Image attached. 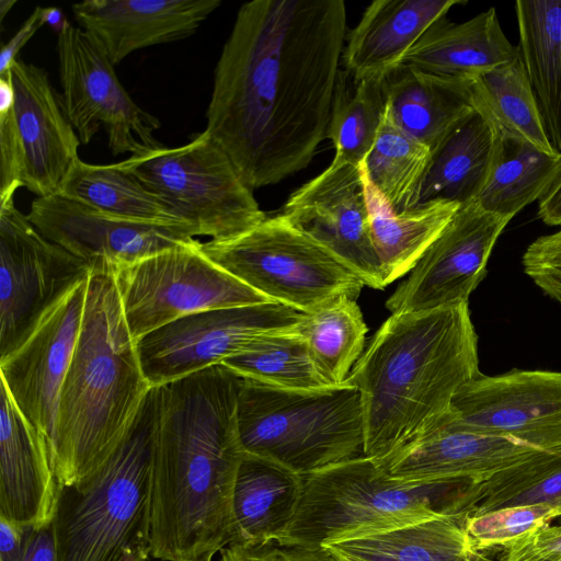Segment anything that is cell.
Segmentation results:
<instances>
[{
    "label": "cell",
    "instance_id": "cell-1",
    "mask_svg": "<svg viewBox=\"0 0 561 561\" xmlns=\"http://www.w3.org/2000/svg\"><path fill=\"white\" fill-rule=\"evenodd\" d=\"M346 23L343 0L240 7L215 69L205 130L252 190L306 169L327 139Z\"/></svg>",
    "mask_w": 561,
    "mask_h": 561
},
{
    "label": "cell",
    "instance_id": "cell-2",
    "mask_svg": "<svg viewBox=\"0 0 561 561\" xmlns=\"http://www.w3.org/2000/svg\"><path fill=\"white\" fill-rule=\"evenodd\" d=\"M241 380L218 364L158 386L152 559L213 561L233 541V486L243 456L237 422Z\"/></svg>",
    "mask_w": 561,
    "mask_h": 561
},
{
    "label": "cell",
    "instance_id": "cell-3",
    "mask_svg": "<svg viewBox=\"0 0 561 561\" xmlns=\"http://www.w3.org/2000/svg\"><path fill=\"white\" fill-rule=\"evenodd\" d=\"M480 374L468 304L391 313L348 376L360 393L364 456L382 465L438 427Z\"/></svg>",
    "mask_w": 561,
    "mask_h": 561
},
{
    "label": "cell",
    "instance_id": "cell-4",
    "mask_svg": "<svg viewBox=\"0 0 561 561\" xmlns=\"http://www.w3.org/2000/svg\"><path fill=\"white\" fill-rule=\"evenodd\" d=\"M150 388L125 320L114 266L95 264L58 403L53 465L60 488H79L104 466Z\"/></svg>",
    "mask_w": 561,
    "mask_h": 561
},
{
    "label": "cell",
    "instance_id": "cell-5",
    "mask_svg": "<svg viewBox=\"0 0 561 561\" xmlns=\"http://www.w3.org/2000/svg\"><path fill=\"white\" fill-rule=\"evenodd\" d=\"M159 415L151 387L121 444L79 488H59L58 561H150V490Z\"/></svg>",
    "mask_w": 561,
    "mask_h": 561
},
{
    "label": "cell",
    "instance_id": "cell-6",
    "mask_svg": "<svg viewBox=\"0 0 561 561\" xmlns=\"http://www.w3.org/2000/svg\"><path fill=\"white\" fill-rule=\"evenodd\" d=\"M466 480H405L360 456L302 477L296 515L282 538L324 546L445 515H462Z\"/></svg>",
    "mask_w": 561,
    "mask_h": 561
},
{
    "label": "cell",
    "instance_id": "cell-7",
    "mask_svg": "<svg viewBox=\"0 0 561 561\" xmlns=\"http://www.w3.org/2000/svg\"><path fill=\"white\" fill-rule=\"evenodd\" d=\"M237 422L244 454L301 477L364 456L360 393L348 378L322 389H284L242 378Z\"/></svg>",
    "mask_w": 561,
    "mask_h": 561
},
{
    "label": "cell",
    "instance_id": "cell-8",
    "mask_svg": "<svg viewBox=\"0 0 561 561\" xmlns=\"http://www.w3.org/2000/svg\"><path fill=\"white\" fill-rule=\"evenodd\" d=\"M117 164L135 175L196 236L227 240L266 218L253 190L206 130L183 146L160 147Z\"/></svg>",
    "mask_w": 561,
    "mask_h": 561
},
{
    "label": "cell",
    "instance_id": "cell-9",
    "mask_svg": "<svg viewBox=\"0 0 561 561\" xmlns=\"http://www.w3.org/2000/svg\"><path fill=\"white\" fill-rule=\"evenodd\" d=\"M216 265L271 301L308 313L328 301L357 299L364 283L284 214L234 238L199 242Z\"/></svg>",
    "mask_w": 561,
    "mask_h": 561
},
{
    "label": "cell",
    "instance_id": "cell-10",
    "mask_svg": "<svg viewBox=\"0 0 561 561\" xmlns=\"http://www.w3.org/2000/svg\"><path fill=\"white\" fill-rule=\"evenodd\" d=\"M114 279L135 341L192 313L271 301L211 262L196 239L117 265Z\"/></svg>",
    "mask_w": 561,
    "mask_h": 561
},
{
    "label": "cell",
    "instance_id": "cell-11",
    "mask_svg": "<svg viewBox=\"0 0 561 561\" xmlns=\"http://www.w3.org/2000/svg\"><path fill=\"white\" fill-rule=\"evenodd\" d=\"M9 75L14 101L0 113V201L21 186L36 197L56 195L81 142L44 69L18 57Z\"/></svg>",
    "mask_w": 561,
    "mask_h": 561
},
{
    "label": "cell",
    "instance_id": "cell-12",
    "mask_svg": "<svg viewBox=\"0 0 561 561\" xmlns=\"http://www.w3.org/2000/svg\"><path fill=\"white\" fill-rule=\"evenodd\" d=\"M57 54L64 105L82 145L103 127L113 156L163 147L153 134L159 119L133 101L90 34L69 23L58 33Z\"/></svg>",
    "mask_w": 561,
    "mask_h": 561
},
{
    "label": "cell",
    "instance_id": "cell-13",
    "mask_svg": "<svg viewBox=\"0 0 561 561\" xmlns=\"http://www.w3.org/2000/svg\"><path fill=\"white\" fill-rule=\"evenodd\" d=\"M89 271L84 261L46 239L13 197L0 201V359Z\"/></svg>",
    "mask_w": 561,
    "mask_h": 561
},
{
    "label": "cell",
    "instance_id": "cell-14",
    "mask_svg": "<svg viewBox=\"0 0 561 561\" xmlns=\"http://www.w3.org/2000/svg\"><path fill=\"white\" fill-rule=\"evenodd\" d=\"M302 312L275 301L204 310L182 317L135 341L151 387L221 364L265 333L299 322Z\"/></svg>",
    "mask_w": 561,
    "mask_h": 561
},
{
    "label": "cell",
    "instance_id": "cell-15",
    "mask_svg": "<svg viewBox=\"0 0 561 561\" xmlns=\"http://www.w3.org/2000/svg\"><path fill=\"white\" fill-rule=\"evenodd\" d=\"M282 214L327 249L365 286L387 287L371 237L362 164L332 161L288 197Z\"/></svg>",
    "mask_w": 561,
    "mask_h": 561
},
{
    "label": "cell",
    "instance_id": "cell-16",
    "mask_svg": "<svg viewBox=\"0 0 561 561\" xmlns=\"http://www.w3.org/2000/svg\"><path fill=\"white\" fill-rule=\"evenodd\" d=\"M89 274L38 318L28 335L0 359L1 382L45 439L51 459L61 387L84 311Z\"/></svg>",
    "mask_w": 561,
    "mask_h": 561
},
{
    "label": "cell",
    "instance_id": "cell-17",
    "mask_svg": "<svg viewBox=\"0 0 561 561\" xmlns=\"http://www.w3.org/2000/svg\"><path fill=\"white\" fill-rule=\"evenodd\" d=\"M510 221L474 202L460 207L387 299L386 308L391 313L420 312L468 304Z\"/></svg>",
    "mask_w": 561,
    "mask_h": 561
},
{
    "label": "cell",
    "instance_id": "cell-18",
    "mask_svg": "<svg viewBox=\"0 0 561 561\" xmlns=\"http://www.w3.org/2000/svg\"><path fill=\"white\" fill-rule=\"evenodd\" d=\"M561 446V423L523 434L478 431L449 416L385 463L405 480H466L479 483L545 449Z\"/></svg>",
    "mask_w": 561,
    "mask_h": 561
},
{
    "label": "cell",
    "instance_id": "cell-19",
    "mask_svg": "<svg viewBox=\"0 0 561 561\" xmlns=\"http://www.w3.org/2000/svg\"><path fill=\"white\" fill-rule=\"evenodd\" d=\"M26 217L46 239L89 267L131 263L196 237L185 225L125 219L59 194L35 197Z\"/></svg>",
    "mask_w": 561,
    "mask_h": 561
},
{
    "label": "cell",
    "instance_id": "cell-20",
    "mask_svg": "<svg viewBox=\"0 0 561 561\" xmlns=\"http://www.w3.org/2000/svg\"><path fill=\"white\" fill-rule=\"evenodd\" d=\"M449 419L462 426L523 434L561 423V371L482 373L455 396Z\"/></svg>",
    "mask_w": 561,
    "mask_h": 561
},
{
    "label": "cell",
    "instance_id": "cell-21",
    "mask_svg": "<svg viewBox=\"0 0 561 561\" xmlns=\"http://www.w3.org/2000/svg\"><path fill=\"white\" fill-rule=\"evenodd\" d=\"M220 0H87L71 5L115 66L129 54L193 35Z\"/></svg>",
    "mask_w": 561,
    "mask_h": 561
},
{
    "label": "cell",
    "instance_id": "cell-22",
    "mask_svg": "<svg viewBox=\"0 0 561 561\" xmlns=\"http://www.w3.org/2000/svg\"><path fill=\"white\" fill-rule=\"evenodd\" d=\"M59 483L49 448L8 388H0V516L26 527L54 520Z\"/></svg>",
    "mask_w": 561,
    "mask_h": 561
},
{
    "label": "cell",
    "instance_id": "cell-23",
    "mask_svg": "<svg viewBox=\"0 0 561 561\" xmlns=\"http://www.w3.org/2000/svg\"><path fill=\"white\" fill-rule=\"evenodd\" d=\"M462 0H376L348 33L344 70L354 82L385 78L403 64L422 35Z\"/></svg>",
    "mask_w": 561,
    "mask_h": 561
},
{
    "label": "cell",
    "instance_id": "cell-24",
    "mask_svg": "<svg viewBox=\"0 0 561 561\" xmlns=\"http://www.w3.org/2000/svg\"><path fill=\"white\" fill-rule=\"evenodd\" d=\"M385 80L391 119L431 150L476 111L472 79L438 76L402 64Z\"/></svg>",
    "mask_w": 561,
    "mask_h": 561
},
{
    "label": "cell",
    "instance_id": "cell-25",
    "mask_svg": "<svg viewBox=\"0 0 561 561\" xmlns=\"http://www.w3.org/2000/svg\"><path fill=\"white\" fill-rule=\"evenodd\" d=\"M520 55L504 34L490 8L462 23L446 18L434 23L415 43L403 64L447 77L473 79Z\"/></svg>",
    "mask_w": 561,
    "mask_h": 561
},
{
    "label": "cell",
    "instance_id": "cell-26",
    "mask_svg": "<svg viewBox=\"0 0 561 561\" xmlns=\"http://www.w3.org/2000/svg\"><path fill=\"white\" fill-rule=\"evenodd\" d=\"M499 134L474 111L431 150L413 208L434 201L460 207L473 203L482 191L494 159Z\"/></svg>",
    "mask_w": 561,
    "mask_h": 561
},
{
    "label": "cell",
    "instance_id": "cell-27",
    "mask_svg": "<svg viewBox=\"0 0 561 561\" xmlns=\"http://www.w3.org/2000/svg\"><path fill=\"white\" fill-rule=\"evenodd\" d=\"M301 493V476L243 453L233 486L232 543L282 538L296 515Z\"/></svg>",
    "mask_w": 561,
    "mask_h": 561
},
{
    "label": "cell",
    "instance_id": "cell-28",
    "mask_svg": "<svg viewBox=\"0 0 561 561\" xmlns=\"http://www.w3.org/2000/svg\"><path fill=\"white\" fill-rule=\"evenodd\" d=\"M337 561H459L472 550L463 515H445L324 545Z\"/></svg>",
    "mask_w": 561,
    "mask_h": 561
},
{
    "label": "cell",
    "instance_id": "cell-29",
    "mask_svg": "<svg viewBox=\"0 0 561 561\" xmlns=\"http://www.w3.org/2000/svg\"><path fill=\"white\" fill-rule=\"evenodd\" d=\"M519 53L546 133L561 153V0H518Z\"/></svg>",
    "mask_w": 561,
    "mask_h": 561
},
{
    "label": "cell",
    "instance_id": "cell-30",
    "mask_svg": "<svg viewBox=\"0 0 561 561\" xmlns=\"http://www.w3.org/2000/svg\"><path fill=\"white\" fill-rule=\"evenodd\" d=\"M365 181L371 237L388 286L411 272L460 206L453 202L434 201L394 213L366 176Z\"/></svg>",
    "mask_w": 561,
    "mask_h": 561
},
{
    "label": "cell",
    "instance_id": "cell-31",
    "mask_svg": "<svg viewBox=\"0 0 561 561\" xmlns=\"http://www.w3.org/2000/svg\"><path fill=\"white\" fill-rule=\"evenodd\" d=\"M560 173L561 154L551 156L529 142L499 134L489 176L474 203L512 220L539 201Z\"/></svg>",
    "mask_w": 561,
    "mask_h": 561
},
{
    "label": "cell",
    "instance_id": "cell-32",
    "mask_svg": "<svg viewBox=\"0 0 561 561\" xmlns=\"http://www.w3.org/2000/svg\"><path fill=\"white\" fill-rule=\"evenodd\" d=\"M58 194L125 219L187 226L135 175L121 169L117 163L92 164L77 159Z\"/></svg>",
    "mask_w": 561,
    "mask_h": 561
},
{
    "label": "cell",
    "instance_id": "cell-33",
    "mask_svg": "<svg viewBox=\"0 0 561 561\" xmlns=\"http://www.w3.org/2000/svg\"><path fill=\"white\" fill-rule=\"evenodd\" d=\"M474 110L499 134L531 144L551 156V145L520 55L472 79Z\"/></svg>",
    "mask_w": 561,
    "mask_h": 561
},
{
    "label": "cell",
    "instance_id": "cell-34",
    "mask_svg": "<svg viewBox=\"0 0 561 561\" xmlns=\"http://www.w3.org/2000/svg\"><path fill=\"white\" fill-rule=\"evenodd\" d=\"M293 330L307 342L324 378L336 386L347 380L362 356L368 329L356 299L340 296L304 313Z\"/></svg>",
    "mask_w": 561,
    "mask_h": 561
},
{
    "label": "cell",
    "instance_id": "cell-35",
    "mask_svg": "<svg viewBox=\"0 0 561 561\" xmlns=\"http://www.w3.org/2000/svg\"><path fill=\"white\" fill-rule=\"evenodd\" d=\"M243 379L284 389L332 387L293 327L257 336L222 363Z\"/></svg>",
    "mask_w": 561,
    "mask_h": 561
},
{
    "label": "cell",
    "instance_id": "cell-36",
    "mask_svg": "<svg viewBox=\"0 0 561 561\" xmlns=\"http://www.w3.org/2000/svg\"><path fill=\"white\" fill-rule=\"evenodd\" d=\"M431 149L401 130L387 106L377 138L362 167L367 181L394 213L413 208Z\"/></svg>",
    "mask_w": 561,
    "mask_h": 561
},
{
    "label": "cell",
    "instance_id": "cell-37",
    "mask_svg": "<svg viewBox=\"0 0 561 561\" xmlns=\"http://www.w3.org/2000/svg\"><path fill=\"white\" fill-rule=\"evenodd\" d=\"M350 77L346 70L340 71L327 138L335 149L332 161L360 165L377 138L386 111V77L355 82L353 94Z\"/></svg>",
    "mask_w": 561,
    "mask_h": 561
},
{
    "label": "cell",
    "instance_id": "cell-38",
    "mask_svg": "<svg viewBox=\"0 0 561 561\" xmlns=\"http://www.w3.org/2000/svg\"><path fill=\"white\" fill-rule=\"evenodd\" d=\"M561 517V508L547 504L518 505L463 516L472 551L504 549Z\"/></svg>",
    "mask_w": 561,
    "mask_h": 561
},
{
    "label": "cell",
    "instance_id": "cell-39",
    "mask_svg": "<svg viewBox=\"0 0 561 561\" xmlns=\"http://www.w3.org/2000/svg\"><path fill=\"white\" fill-rule=\"evenodd\" d=\"M219 553V561H337L324 546L286 538L231 543Z\"/></svg>",
    "mask_w": 561,
    "mask_h": 561
},
{
    "label": "cell",
    "instance_id": "cell-40",
    "mask_svg": "<svg viewBox=\"0 0 561 561\" xmlns=\"http://www.w3.org/2000/svg\"><path fill=\"white\" fill-rule=\"evenodd\" d=\"M522 262L533 282L561 304V229L533 241Z\"/></svg>",
    "mask_w": 561,
    "mask_h": 561
},
{
    "label": "cell",
    "instance_id": "cell-41",
    "mask_svg": "<svg viewBox=\"0 0 561 561\" xmlns=\"http://www.w3.org/2000/svg\"><path fill=\"white\" fill-rule=\"evenodd\" d=\"M548 559L561 561V523L548 525L533 535L501 549L500 561Z\"/></svg>",
    "mask_w": 561,
    "mask_h": 561
},
{
    "label": "cell",
    "instance_id": "cell-42",
    "mask_svg": "<svg viewBox=\"0 0 561 561\" xmlns=\"http://www.w3.org/2000/svg\"><path fill=\"white\" fill-rule=\"evenodd\" d=\"M44 25H46L44 8L36 7L14 36L7 44L2 45L0 51V76L9 72L13 61L18 58L19 51Z\"/></svg>",
    "mask_w": 561,
    "mask_h": 561
},
{
    "label": "cell",
    "instance_id": "cell-43",
    "mask_svg": "<svg viewBox=\"0 0 561 561\" xmlns=\"http://www.w3.org/2000/svg\"><path fill=\"white\" fill-rule=\"evenodd\" d=\"M32 528L0 516V561H23Z\"/></svg>",
    "mask_w": 561,
    "mask_h": 561
},
{
    "label": "cell",
    "instance_id": "cell-44",
    "mask_svg": "<svg viewBox=\"0 0 561 561\" xmlns=\"http://www.w3.org/2000/svg\"><path fill=\"white\" fill-rule=\"evenodd\" d=\"M23 561H58L53 522L42 527L32 528Z\"/></svg>",
    "mask_w": 561,
    "mask_h": 561
},
{
    "label": "cell",
    "instance_id": "cell-45",
    "mask_svg": "<svg viewBox=\"0 0 561 561\" xmlns=\"http://www.w3.org/2000/svg\"><path fill=\"white\" fill-rule=\"evenodd\" d=\"M538 217L548 226H561V173L539 199Z\"/></svg>",
    "mask_w": 561,
    "mask_h": 561
},
{
    "label": "cell",
    "instance_id": "cell-46",
    "mask_svg": "<svg viewBox=\"0 0 561 561\" xmlns=\"http://www.w3.org/2000/svg\"><path fill=\"white\" fill-rule=\"evenodd\" d=\"M44 19L45 23L53 27L57 34L69 24L64 13L58 8H44Z\"/></svg>",
    "mask_w": 561,
    "mask_h": 561
},
{
    "label": "cell",
    "instance_id": "cell-47",
    "mask_svg": "<svg viewBox=\"0 0 561 561\" xmlns=\"http://www.w3.org/2000/svg\"><path fill=\"white\" fill-rule=\"evenodd\" d=\"M497 549L484 550V551H471L469 554L460 559L459 561H500V553L495 558ZM501 552V550H500Z\"/></svg>",
    "mask_w": 561,
    "mask_h": 561
},
{
    "label": "cell",
    "instance_id": "cell-48",
    "mask_svg": "<svg viewBox=\"0 0 561 561\" xmlns=\"http://www.w3.org/2000/svg\"><path fill=\"white\" fill-rule=\"evenodd\" d=\"M15 0H1L0 1V22L2 24V21L7 14V12L10 11V9L15 4Z\"/></svg>",
    "mask_w": 561,
    "mask_h": 561
},
{
    "label": "cell",
    "instance_id": "cell-49",
    "mask_svg": "<svg viewBox=\"0 0 561 561\" xmlns=\"http://www.w3.org/2000/svg\"><path fill=\"white\" fill-rule=\"evenodd\" d=\"M528 561H556V560H548V559H535V560H528Z\"/></svg>",
    "mask_w": 561,
    "mask_h": 561
}]
</instances>
